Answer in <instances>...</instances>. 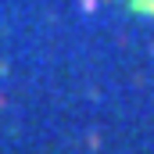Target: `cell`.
<instances>
[{"mask_svg":"<svg viewBox=\"0 0 154 154\" xmlns=\"http://www.w3.org/2000/svg\"><path fill=\"white\" fill-rule=\"evenodd\" d=\"M136 11H154V0H133Z\"/></svg>","mask_w":154,"mask_h":154,"instance_id":"cell-1","label":"cell"}]
</instances>
